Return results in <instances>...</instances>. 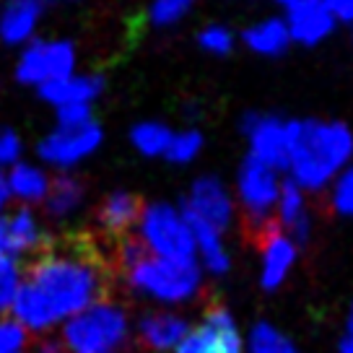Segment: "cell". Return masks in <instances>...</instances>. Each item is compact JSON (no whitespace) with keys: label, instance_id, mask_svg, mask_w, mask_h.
I'll list each match as a JSON object with an SVG mask.
<instances>
[{"label":"cell","instance_id":"cell-1","mask_svg":"<svg viewBox=\"0 0 353 353\" xmlns=\"http://www.w3.org/2000/svg\"><path fill=\"white\" fill-rule=\"evenodd\" d=\"M26 281L50 301L60 322L107 296L104 263L88 247H50L34 257Z\"/></svg>","mask_w":353,"mask_h":353},{"label":"cell","instance_id":"cell-2","mask_svg":"<svg viewBox=\"0 0 353 353\" xmlns=\"http://www.w3.org/2000/svg\"><path fill=\"white\" fill-rule=\"evenodd\" d=\"M288 172L304 192L330 185L353 159V132L343 122L291 120Z\"/></svg>","mask_w":353,"mask_h":353},{"label":"cell","instance_id":"cell-3","mask_svg":"<svg viewBox=\"0 0 353 353\" xmlns=\"http://www.w3.org/2000/svg\"><path fill=\"white\" fill-rule=\"evenodd\" d=\"M125 281L132 291L161 301V304H182L200 294L203 268L198 263H172L145 252L130 268H125Z\"/></svg>","mask_w":353,"mask_h":353},{"label":"cell","instance_id":"cell-4","mask_svg":"<svg viewBox=\"0 0 353 353\" xmlns=\"http://www.w3.org/2000/svg\"><path fill=\"white\" fill-rule=\"evenodd\" d=\"M130 338L128 314L101 299L63 322V345L68 353H117Z\"/></svg>","mask_w":353,"mask_h":353},{"label":"cell","instance_id":"cell-5","mask_svg":"<svg viewBox=\"0 0 353 353\" xmlns=\"http://www.w3.org/2000/svg\"><path fill=\"white\" fill-rule=\"evenodd\" d=\"M138 239L145 252L172 263H198L192 229L182 210L166 203H151L138 216Z\"/></svg>","mask_w":353,"mask_h":353},{"label":"cell","instance_id":"cell-6","mask_svg":"<svg viewBox=\"0 0 353 353\" xmlns=\"http://www.w3.org/2000/svg\"><path fill=\"white\" fill-rule=\"evenodd\" d=\"M281 172L260 164L257 159L247 156L236 174V195L244 210V223L250 234L263 232L268 223L276 221V205L281 195Z\"/></svg>","mask_w":353,"mask_h":353},{"label":"cell","instance_id":"cell-7","mask_svg":"<svg viewBox=\"0 0 353 353\" xmlns=\"http://www.w3.org/2000/svg\"><path fill=\"white\" fill-rule=\"evenodd\" d=\"M76 68V47L65 39H37L21 52L16 78L26 86L42 88L57 78H65Z\"/></svg>","mask_w":353,"mask_h":353},{"label":"cell","instance_id":"cell-8","mask_svg":"<svg viewBox=\"0 0 353 353\" xmlns=\"http://www.w3.org/2000/svg\"><path fill=\"white\" fill-rule=\"evenodd\" d=\"M101 138L104 132L97 120H88L83 125H57L47 138L39 141L37 154L44 164L55 169H70L94 154L101 145Z\"/></svg>","mask_w":353,"mask_h":353},{"label":"cell","instance_id":"cell-9","mask_svg":"<svg viewBox=\"0 0 353 353\" xmlns=\"http://www.w3.org/2000/svg\"><path fill=\"white\" fill-rule=\"evenodd\" d=\"M242 130L250 141V156L260 164L270 166L276 172L288 169V151H291V130L288 122L276 114L250 112L244 114Z\"/></svg>","mask_w":353,"mask_h":353},{"label":"cell","instance_id":"cell-10","mask_svg":"<svg viewBox=\"0 0 353 353\" xmlns=\"http://www.w3.org/2000/svg\"><path fill=\"white\" fill-rule=\"evenodd\" d=\"M174 353H244V341L232 312L210 307L198 327H190Z\"/></svg>","mask_w":353,"mask_h":353},{"label":"cell","instance_id":"cell-11","mask_svg":"<svg viewBox=\"0 0 353 353\" xmlns=\"http://www.w3.org/2000/svg\"><path fill=\"white\" fill-rule=\"evenodd\" d=\"M182 216L208 223L216 232H226L234 221V200L219 176H198L182 203Z\"/></svg>","mask_w":353,"mask_h":353},{"label":"cell","instance_id":"cell-12","mask_svg":"<svg viewBox=\"0 0 353 353\" xmlns=\"http://www.w3.org/2000/svg\"><path fill=\"white\" fill-rule=\"evenodd\" d=\"M254 239L260 244V260H263L260 283H263L265 291H276L286 281V276L291 273L294 263H296L299 247L276 221L268 223L263 232L254 234Z\"/></svg>","mask_w":353,"mask_h":353},{"label":"cell","instance_id":"cell-13","mask_svg":"<svg viewBox=\"0 0 353 353\" xmlns=\"http://www.w3.org/2000/svg\"><path fill=\"white\" fill-rule=\"evenodd\" d=\"M283 21L288 26L291 42L304 44V47L325 42L335 32V23H338L322 0H304L294 8H288Z\"/></svg>","mask_w":353,"mask_h":353},{"label":"cell","instance_id":"cell-14","mask_svg":"<svg viewBox=\"0 0 353 353\" xmlns=\"http://www.w3.org/2000/svg\"><path fill=\"white\" fill-rule=\"evenodd\" d=\"M11 320H16L26 332H37V335H47L55 325H60V317L55 309L50 307V301L37 291V288L23 278L19 294L11 304Z\"/></svg>","mask_w":353,"mask_h":353},{"label":"cell","instance_id":"cell-15","mask_svg":"<svg viewBox=\"0 0 353 353\" xmlns=\"http://www.w3.org/2000/svg\"><path fill=\"white\" fill-rule=\"evenodd\" d=\"M190 325L176 312H151L138 322V335L145 348L156 353L176 351V345L188 338Z\"/></svg>","mask_w":353,"mask_h":353},{"label":"cell","instance_id":"cell-16","mask_svg":"<svg viewBox=\"0 0 353 353\" xmlns=\"http://www.w3.org/2000/svg\"><path fill=\"white\" fill-rule=\"evenodd\" d=\"M104 91V78L101 76H76L70 73L65 78H57L52 83H44L39 88L42 97L50 107H73V104H94V99H99V94Z\"/></svg>","mask_w":353,"mask_h":353},{"label":"cell","instance_id":"cell-17","mask_svg":"<svg viewBox=\"0 0 353 353\" xmlns=\"http://www.w3.org/2000/svg\"><path fill=\"white\" fill-rule=\"evenodd\" d=\"M276 223L294 239V244H304L312 234V221L307 213V200L304 190L299 188L294 179L281 182V195L276 205Z\"/></svg>","mask_w":353,"mask_h":353},{"label":"cell","instance_id":"cell-18","mask_svg":"<svg viewBox=\"0 0 353 353\" xmlns=\"http://www.w3.org/2000/svg\"><path fill=\"white\" fill-rule=\"evenodd\" d=\"M42 11L44 0H8L0 8V39L6 44L29 42Z\"/></svg>","mask_w":353,"mask_h":353},{"label":"cell","instance_id":"cell-19","mask_svg":"<svg viewBox=\"0 0 353 353\" xmlns=\"http://www.w3.org/2000/svg\"><path fill=\"white\" fill-rule=\"evenodd\" d=\"M190 229H192V239H195V257L203 270H208L210 276H223L232 265L229 250L223 244V234L216 232L208 223H200V221H190Z\"/></svg>","mask_w":353,"mask_h":353},{"label":"cell","instance_id":"cell-20","mask_svg":"<svg viewBox=\"0 0 353 353\" xmlns=\"http://www.w3.org/2000/svg\"><path fill=\"white\" fill-rule=\"evenodd\" d=\"M6 223H8V234H11L16 257H21V254H42L50 250L47 234H44L42 223L34 216L32 208L13 210L11 216L6 219Z\"/></svg>","mask_w":353,"mask_h":353},{"label":"cell","instance_id":"cell-21","mask_svg":"<svg viewBox=\"0 0 353 353\" xmlns=\"http://www.w3.org/2000/svg\"><path fill=\"white\" fill-rule=\"evenodd\" d=\"M141 210H143V205L135 195H130V192H112L99 208V226L107 234L117 236V239L128 236L132 226L138 223Z\"/></svg>","mask_w":353,"mask_h":353},{"label":"cell","instance_id":"cell-22","mask_svg":"<svg viewBox=\"0 0 353 353\" xmlns=\"http://www.w3.org/2000/svg\"><path fill=\"white\" fill-rule=\"evenodd\" d=\"M50 174L34 164H26V161H19L8 169L6 174V188H8V195L16 198L19 203H44L47 192H50Z\"/></svg>","mask_w":353,"mask_h":353},{"label":"cell","instance_id":"cell-23","mask_svg":"<svg viewBox=\"0 0 353 353\" xmlns=\"http://www.w3.org/2000/svg\"><path fill=\"white\" fill-rule=\"evenodd\" d=\"M242 39L254 55L263 57H278L291 47V34L283 19H265L254 23L242 34Z\"/></svg>","mask_w":353,"mask_h":353},{"label":"cell","instance_id":"cell-24","mask_svg":"<svg viewBox=\"0 0 353 353\" xmlns=\"http://www.w3.org/2000/svg\"><path fill=\"white\" fill-rule=\"evenodd\" d=\"M86 198L83 182L70 174H60L50 182V192L44 198V208L52 219H68L73 216Z\"/></svg>","mask_w":353,"mask_h":353},{"label":"cell","instance_id":"cell-25","mask_svg":"<svg viewBox=\"0 0 353 353\" xmlns=\"http://www.w3.org/2000/svg\"><path fill=\"white\" fill-rule=\"evenodd\" d=\"M169 141H172V130L156 120L148 122H138L130 130V143L138 154L143 156H164L166 148H169Z\"/></svg>","mask_w":353,"mask_h":353},{"label":"cell","instance_id":"cell-26","mask_svg":"<svg viewBox=\"0 0 353 353\" xmlns=\"http://www.w3.org/2000/svg\"><path fill=\"white\" fill-rule=\"evenodd\" d=\"M247 351L250 353H299L294 343L288 341L283 332L273 327L270 322H257L250 338H247Z\"/></svg>","mask_w":353,"mask_h":353},{"label":"cell","instance_id":"cell-27","mask_svg":"<svg viewBox=\"0 0 353 353\" xmlns=\"http://www.w3.org/2000/svg\"><path fill=\"white\" fill-rule=\"evenodd\" d=\"M203 151V135L198 130H182V132H172V141H169V148H166L164 159L169 164H190L195 161Z\"/></svg>","mask_w":353,"mask_h":353},{"label":"cell","instance_id":"cell-28","mask_svg":"<svg viewBox=\"0 0 353 353\" xmlns=\"http://www.w3.org/2000/svg\"><path fill=\"white\" fill-rule=\"evenodd\" d=\"M23 283V270L16 257L0 260V312H8Z\"/></svg>","mask_w":353,"mask_h":353},{"label":"cell","instance_id":"cell-29","mask_svg":"<svg viewBox=\"0 0 353 353\" xmlns=\"http://www.w3.org/2000/svg\"><path fill=\"white\" fill-rule=\"evenodd\" d=\"M195 0H154L148 8V19L154 26H172L192 8Z\"/></svg>","mask_w":353,"mask_h":353},{"label":"cell","instance_id":"cell-30","mask_svg":"<svg viewBox=\"0 0 353 353\" xmlns=\"http://www.w3.org/2000/svg\"><path fill=\"white\" fill-rule=\"evenodd\" d=\"M198 44L210 55H229L234 50V34L226 26L213 23V26H205L198 34Z\"/></svg>","mask_w":353,"mask_h":353},{"label":"cell","instance_id":"cell-31","mask_svg":"<svg viewBox=\"0 0 353 353\" xmlns=\"http://www.w3.org/2000/svg\"><path fill=\"white\" fill-rule=\"evenodd\" d=\"M330 205L338 216H353V169H343L330 195Z\"/></svg>","mask_w":353,"mask_h":353},{"label":"cell","instance_id":"cell-32","mask_svg":"<svg viewBox=\"0 0 353 353\" xmlns=\"http://www.w3.org/2000/svg\"><path fill=\"white\" fill-rule=\"evenodd\" d=\"M29 343V332L16 320H0V353H23Z\"/></svg>","mask_w":353,"mask_h":353},{"label":"cell","instance_id":"cell-33","mask_svg":"<svg viewBox=\"0 0 353 353\" xmlns=\"http://www.w3.org/2000/svg\"><path fill=\"white\" fill-rule=\"evenodd\" d=\"M23 143L19 138V132L11 128H0V172L3 169H11L13 164L21 161Z\"/></svg>","mask_w":353,"mask_h":353},{"label":"cell","instance_id":"cell-34","mask_svg":"<svg viewBox=\"0 0 353 353\" xmlns=\"http://www.w3.org/2000/svg\"><path fill=\"white\" fill-rule=\"evenodd\" d=\"M57 112V125H83V122L94 120L91 107L88 104H73V107H60Z\"/></svg>","mask_w":353,"mask_h":353},{"label":"cell","instance_id":"cell-35","mask_svg":"<svg viewBox=\"0 0 353 353\" xmlns=\"http://www.w3.org/2000/svg\"><path fill=\"white\" fill-rule=\"evenodd\" d=\"M322 3L335 16V21L353 23V0H322Z\"/></svg>","mask_w":353,"mask_h":353},{"label":"cell","instance_id":"cell-36","mask_svg":"<svg viewBox=\"0 0 353 353\" xmlns=\"http://www.w3.org/2000/svg\"><path fill=\"white\" fill-rule=\"evenodd\" d=\"M6 257H16V252H13L8 223H6V219H0V260H6ZM16 260H19V257H16Z\"/></svg>","mask_w":353,"mask_h":353},{"label":"cell","instance_id":"cell-37","mask_svg":"<svg viewBox=\"0 0 353 353\" xmlns=\"http://www.w3.org/2000/svg\"><path fill=\"white\" fill-rule=\"evenodd\" d=\"M341 353H353V307L348 314V325H345V335L341 341Z\"/></svg>","mask_w":353,"mask_h":353},{"label":"cell","instance_id":"cell-38","mask_svg":"<svg viewBox=\"0 0 353 353\" xmlns=\"http://www.w3.org/2000/svg\"><path fill=\"white\" fill-rule=\"evenodd\" d=\"M37 353H68V351H65V345H63V341L47 338V341H42L37 345Z\"/></svg>","mask_w":353,"mask_h":353},{"label":"cell","instance_id":"cell-39","mask_svg":"<svg viewBox=\"0 0 353 353\" xmlns=\"http://www.w3.org/2000/svg\"><path fill=\"white\" fill-rule=\"evenodd\" d=\"M8 200H11V195H8V188H6V174L0 172V213L8 205Z\"/></svg>","mask_w":353,"mask_h":353},{"label":"cell","instance_id":"cell-40","mask_svg":"<svg viewBox=\"0 0 353 353\" xmlns=\"http://www.w3.org/2000/svg\"><path fill=\"white\" fill-rule=\"evenodd\" d=\"M278 6H281V8H294V6H299V3H304V0H276Z\"/></svg>","mask_w":353,"mask_h":353},{"label":"cell","instance_id":"cell-41","mask_svg":"<svg viewBox=\"0 0 353 353\" xmlns=\"http://www.w3.org/2000/svg\"><path fill=\"white\" fill-rule=\"evenodd\" d=\"M23 353H26V351H23Z\"/></svg>","mask_w":353,"mask_h":353}]
</instances>
